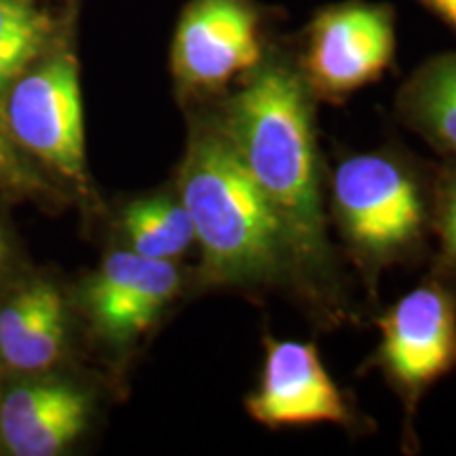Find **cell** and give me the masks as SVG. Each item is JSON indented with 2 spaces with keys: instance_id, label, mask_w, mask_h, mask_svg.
Listing matches in <instances>:
<instances>
[{
  "instance_id": "1",
  "label": "cell",
  "mask_w": 456,
  "mask_h": 456,
  "mask_svg": "<svg viewBox=\"0 0 456 456\" xmlns=\"http://www.w3.org/2000/svg\"><path fill=\"white\" fill-rule=\"evenodd\" d=\"M298 61L269 51L220 104L214 121L271 205L292 273L313 300L330 305L332 254L326 237L315 114Z\"/></svg>"
},
{
  "instance_id": "2",
  "label": "cell",
  "mask_w": 456,
  "mask_h": 456,
  "mask_svg": "<svg viewBox=\"0 0 456 456\" xmlns=\"http://www.w3.org/2000/svg\"><path fill=\"white\" fill-rule=\"evenodd\" d=\"M178 197L201 248V281L262 288L292 273L271 205L214 118L192 127L178 175Z\"/></svg>"
},
{
  "instance_id": "3",
  "label": "cell",
  "mask_w": 456,
  "mask_h": 456,
  "mask_svg": "<svg viewBox=\"0 0 456 456\" xmlns=\"http://www.w3.org/2000/svg\"><path fill=\"white\" fill-rule=\"evenodd\" d=\"M332 214L357 265L376 273L423 248L431 232L433 182L391 152H362L332 174Z\"/></svg>"
},
{
  "instance_id": "4",
  "label": "cell",
  "mask_w": 456,
  "mask_h": 456,
  "mask_svg": "<svg viewBox=\"0 0 456 456\" xmlns=\"http://www.w3.org/2000/svg\"><path fill=\"white\" fill-rule=\"evenodd\" d=\"M4 131L28 155L87 192L83 95L72 53L26 70L4 94Z\"/></svg>"
},
{
  "instance_id": "5",
  "label": "cell",
  "mask_w": 456,
  "mask_h": 456,
  "mask_svg": "<svg viewBox=\"0 0 456 456\" xmlns=\"http://www.w3.org/2000/svg\"><path fill=\"white\" fill-rule=\"evenodd\" d=\"M265 9L256 0H191L171 43L182 94L222 95L269 55Z\"/></svg>"
},
{
  "instance_id": "6",
  "label": "cell",
  "mask_w": 456,
  "mask_h": 456,
  "mask_svg": "<svg viewBox=\"0 0 456 456\" xmlns=\"http://www.w3.org/2000/svg\"><path fill=\"white\" fill-rule=\"evenodd\" d=\"M395 57V11L349 0L322 9L306 28L298 68L315 98L340 104L379 81Z\"/></svg>"
},
{
  "instance_id": "7",
  "label": "cell",
  "mask_w": 456,
  "mask_h": 456,
  "mask_svg": "<svg viewBox=\"0 0 456 456\" xmlns=\"http://www.w3.org/2000/svg\"><path fill=\"white\" fill-rule=\"evenodd\" d=\"M448 273L399 298L379 319V363L406 402L408 416L456 363V288Z\"/></svg>"
},
{
  "instance_id": "8",
  "label": "cell",
  "mask_w": 456,
  "mask_h": 456,
  "mask_svg": "<svg viewBox=\"0 0 456 456\" xmlns=\"http://www.w3.org/2000/svg\"><path fill=\"white\" fill-rule=\"evenodd\" d=\"M180 288L182 275L174 262L117 249L87 277L81 302L95 334L125 346L155 326Z\"/></svg>"
},
{
  "instance_id": "9",
  "label": "cell",
  "mask_w": 456,
  "mask_h": 456,
  "mask_svg": "<svg viewBox=\"0 0 456 456\" xmlns=\"http://www.w3.org/2000/svg\"><path fill=\"white\" fill-rule=\"evenodd\" d=\"M256 423L281 429L319 423L346 425V399L311 342L266 340L260 385L245 402Z\"/></svg>"
},
{
  "instance_id": "10",
  "label": "cell",
  "mask_w": 456,
  "mask_h": 456,
  "mask_svg": "<svg viewBox=\"0 0 456 456\" xmlns=\"http://www.w3.org/2000/svg\"><path fill=\"white\" fill-rule=\"evenodd\" d=\"M91 397L72 383L17 385L0 403V440L15 456H53L87 429Z\"/></svg>"
},
{
  "instance_id": "11",
  "label": "cell",
  "mask_w": 456,
  "mask_h": 456,
  "mask_svg": "<svg viewBox=\"0 0 456 456\" xmlns=\"http://www.w3.org/2000/svg\"><path fill=\"white\" fill-rule=\"evenodd\" d=\"M66 302L51 281H30L0 306V357L17 372L55 366L66 342Z\"/></svg>"
},
{
  "instance_id": "12",
  "label": "cell",
  "mask_w": 456,
  "mask_h": 456,
  "mask_svg": "<svg viewBox=\"0 0 456 456\" xmlns=\"http://www.w3.org/2000/svg\"><path fill=\"white\" fill-rule=\"evenodd\" d=\"M397 114L410 129L456 163V51L425 60L402 85Z\"/></svg>"
},
{
  "instance_id": "13",
  "label": "cell",
  "mask_w": 456,
  "mask_h": 456,
  "mask_svg": "<svg viewBox=\"0 0 456 456\" xmlns=\"http://www.w3.org/2000/svg\"><path fill=\"white\" fill-rule=\"evenodd\" d=\"M121 232L131 252L155 260H178L195 245V228L178 195L135 199L121 209Z\"/></svg>"
},
{
  "instance_id": "14",
  "label": "cell",
  "mask_w": 456,
  "mask_h": 456,
  "mask_svg": "<svg viewBox=\"0 0 456 456\" xmlns=\"http://www.w3.org/2000/svg\"><path fill=\"white\" fill-rule=\"evenodd\" d=\"M53 21L30 0H0V95L47 47Z\"/></svg>"
},
{
  "instance_id": "15",
  "label": "cell",
  "mask_w": 456,
  "mask_h": 456,
  "mask_svg": "<svg viewBox=\"0 0 456 456\" xmlns=\"http://www.w3.org/2000/svg\"><path fill=\"white\" fill-rule=\"evenodd\" d=\"M431 232L440 245V271L456 277V163L446 161L433 180Z\"/></svg>"
},
{
  "instance_id": "16",
  "label": "cell",
  "mask_w": 456,
  "mask_h": 456,
  "mask_svg": "<svg viewBox=\"0 0 456 456\" xmlns=\"http://www.w3.org/2000/svg\"><path fill=\"white\" fill-rule=\"evenodd\" d=\"M0 188L15 195H47L49 186L28 167L17 152L15 142L9 138L4 127L0 129Z\"/></svg>"
},
{
  "instance_id": "17",
  "label": "cell",
  "mask_w": 456,
  "mask_h": 456,
  "mask_svg": "<svg viewBox=\"0 0 456 456\" xmlns=\"http://www.w3.org/2000/svg\"><path fill=\"white\" fill-rule=\"evenodd\" d=\"M423 7L436 15L444 26L456 32V0H419Z\"/></svg>"
},
{
  "instance_id": "18",
  "label": "cell",
  "mask_w": 456,
  "mask_h": 456,
  "mask_svg": "<svg viewBox=\"0 0 456 456\" xmlns=\"http://www.w3.org/2000/svg\"><path fill=\"white\" fill-rule=\"evenodd\" d=\"M9 256H11V249H9L7 235H4L3 226H0V275H3L4 269L9 266Z\"/></svg>"
}]
</instances>
